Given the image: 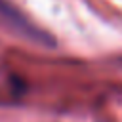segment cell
<instances>
[{
	"label": "cell",
	"mask_w": 122,
	"mask_h": 122,
	"mask_svg": "<svg viewBox=\"0 0 122 122\" xmlns=\"http://www.w3.org/2000/svg\"><path fill=\"white\" fill-rule=\"evenodd\" d=\"M0 27L10 30L11 34H17L23 40H29V42H34V44H40L46 48L55 46V38L50 32H46L44 29H40L32 21H29L8 0H0Z\"/></svg>",
	"instance_id": "1"
}]
</instances>
